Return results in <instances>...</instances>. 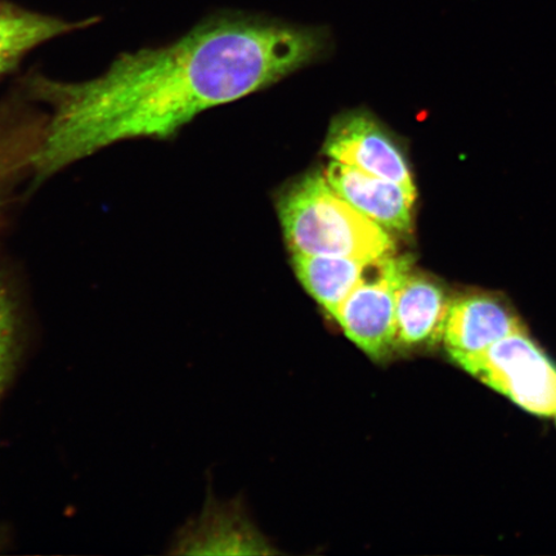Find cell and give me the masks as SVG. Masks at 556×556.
Listing matches in <instances>:
<instances>
[{
	"label": "cell",
	"mask_w": 556,
	"mask_h": 556,
	"mask_svg": "<svg viewBox=\"0 0 556 556\" xmlns=\"http://www.w3.org/2000/svg\"><path fill=\"white\" fill-rule=\"evenodd\" d=\"M317 30L218 18L156 50L123 53L85 80L38 76L50 109L30 159L38 180L138 138H168L207 109L242 99L308 65L324 51Z\"/></svg>",
	"instance_id": "obj_1"
},
{
	"label": "cell",
	"mask_w": 556,
	"mask_h": 556,
	"mask_svg": "<svg viewBox=\"0 0 556 556\" xmlns=\"http://www.w3.org/2000/svg\"><path fill=\"white\" fill-rule=\"evenodd\" d=\"M278 215L293 254L378 260L395 252L391 233L340 197L324 173L291 186L278 201Z\"/></svg>",
	"instance_id": "obj_2"
},
{
	"label": "cell",
	"mask_w": 556,
	"mask_h": 556,
	"mask_svg": "<svg viewBox=\"0 0 556 556\" xmlns=\"http://www.w3.org/2000/svg\"><path fill=\"white\" fill-rule=\"evenodd\" d=\"M462 367L528 413L556 414V366L525 331L498 340Z\"/></svg>",
	"instance_id": "obj_3"
},
{
	"label": "cell",
	"mask_w": 556,
	"mask_h": 556,
	"mask_svg": "<svg viewBox=\"0 0 556 556\" xmlns=\"http://www.w3.org/2000/svg\"><path fill=\"white\" fill-rule=\"evenodd\" d=\"M412 269V261L394 254L374 260L333 317L345 337L375 361L395 352V293Z\"/></svg>",
	"instance_id": "obj_4"
},
{
	"label": "cell",
	"mask_w": 556,
	"mask_h": 556,
	"mask_svg": "<svg viewBox=\"0 0 556 556\" xmlns=\"http://www.w3.org/2000/svg\"><path fill=\"white\" fill-rule=\"evenodd\" d=\"M324 152L333 162L392 180L416 198L405 155L370 115L350 113L339 116L331 124Z\"/></svg>",
	"instance_id": "obj_5"
},
{
	"label": "cell",
	"mask_w": 556,
	"mask_h": 556,
	"mask_svg": "<svg viewBox=\"0 0 556 556\" xmlns=\"http://www.w3.org/2000/svg\"><path fill=\"white\" fill-rule=\"evenodd\" d=\"M324 176L340 197L389 233L412 232L415 197L401 185L333 160Z\"/></svg>",
	"instance_id": "obj_6"
},
{
	"label": "cell",
	"mask_w": 556,
	"mask_h": 556,
	"mask_svg": "<svg viewBox=\"0 0 556 556\" xmlns=\"http://www.w3.org/2000/svg\"><path fill=\"white\" fill-rule=\"evenodd\" d=\"M520 331L525 329L519 319L497 299L471 295L451 303L442 342L451 358L463 366Z\"/></svg>",
	"instance_id": "obj_7"
},
{
	"label": "cell",
	"mask_w": 556,
	"mask_h": 556,
	"mask_svg": "<svg viewBox=\"0 0 556 556\" xmlns=\"http://www.w3.org/2000/svg\"><path fill=\"white\" fill-rule=\"evenodd\" d=\"M451 303L440 282L409 270L395 293V351L441 343Z\"/></svg>",
	"instance_id": "obj_8"
},
{
	"label": "cell",
	"mask_w": 556,
	"mask_h": 556,
	"mask_svg": "<svg viewBox=\"0 0 556 556\" xmlns=\"http://www.w3.org/2000/svg\"><path fill=\"white\" fill-rule=\"evenodd\" d=\"M374 260L293 254L299 282L331 319Z\"/></svg>",
	"instance_id": "obj_9"
},
{
	"label": "cell",
	"mask_w": 556,
	"mask_h": 556,
	"mask_svg": "<svg viewBox=\"0 0 556 556\" xmlns=\"http://www.w3.org/2000/svg\"><path fill=\"white\" fill-rule=\"evenodd\" d=\"M81 26L37 13L0 11V76L12 72L34 48Z\"/></svg>",
	"instance_id": "obj_10"
},
{
	"label": "cell",
	"mask_w": 556,
	"mask_h": 556,
	"mask_svg": "<svg viewBox=\"0 0 556 556\" xmlns=\"http://www.w3.org/2000/svg\"><path fill=\"white\" fill-rule=\"evenodd\" d=\"M269 545L240 517H205L180 547L186 554H270Z\"/></svg>",
	"instance_id": "obj_11"
},
{
	"label": "cell",
	"mask_w": 556,
	"mask_h": 556,
	"mask_svg": "<svg viewBox=\"0 0 556 556\" xmlns=\"http://www.w3.org/2000/svg\"><path fill=\"white\" fill-rule=\"evenodd\" d=\"M17 309L3 278H0V397L9 384L17 358Z\"/></svg>",
	"instance_id": "obj_12"
},
{
	"label": "cell",
	"mask_w": 556,
	"mask_h": 556,
	"mask_svg": "<svg viewBox=\"0 0 556 556\" xmlns=\"http://www.w3.org/2000/svg\"><path fill=\"white\" fill-rule=\"evenodd\" d=\"M25 173V157L16 138L0 124V207L9 198L11 187Z\"/></svg>",
	"instance_id": "obj_13"
},
{
	"label": "cell",
	"mask_w": 556,
	"mask_h": 556,
	"mask_svg": "<svg viewBox=\"0 0 556 556\" xmlns=\"http://www.w3.org/2000/svg\"><path fill=\"white\" fill-rule=\"evenodd\" d=\"M556 415V414H555Z\"/></svg>",
	"instance_id": "obj_14"
}]
</instances>
